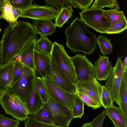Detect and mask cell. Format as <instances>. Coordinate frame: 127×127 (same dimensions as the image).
I'll return each instance as SVG.
<instances>
[{"label": "cell", "instance_id": "1", "mask_svg": "<svg viewBox=\"0 0 127 127\" xmlns=\"http://www.w3.org/2000/svg\"><path fill=\"white\" fill-rule=\"evenodd\" d=\"M29 22L19 20L15 26H8L4 30L0 41L1 66L15 60L28 43L36 35Z\"/></svg>", "mask_w": 127, "mask_h": 127}, {"label": "cell", "instance_id": "2", "mask_svg": "<svg viewBox=\"0 0 127 127\" xmlns=\"http://www.w3.org/2000/svg\"><path fill=\"white\" fill-rule=\"evenodd\" d=\"M66 47L73 53L81 51L85 55L92 54L96 48V37L80 19L76 17L65 29Z\"/></svg>", "mask_w": 127, "mask_h": 127}, {"label": "cell", "instance_id": "3", "mask_svg": "<svg viewBox=\"0 0 127 127\" xmlns=\"http://www.w3.org/2000/svg\"><path fill=\"white\" fill-rule=\"evenodd\" d=\"M51 58L73 84L76 86L77 80L74 66L70 58L62 44L55 42L50 55Z\"/></svg>", "mask_w": 127, "mask_h": 127}, {"label": "cell", "instance_id": "4", "mask_svg": "<svg viewBox=\"0 0 127 127\" xmlns=\"http://www.w3.org/2000/svg\"><path fill=\"white\" fill-rule=\"evenodd\" d=\"M42 107L47 113L52 124L55 126L68 127L74 118L71 110L51 98Z\"/></svg>", "mask_w": 127, "mask_h": 127}, {"label": "cell", "instance_id": "5", "mask_svg": "<svg viewBox=\"0 0 127 127\" xmlns=\"http://www.w3.org/2000/svg\"><path fill=\"white\" fill-rule=\"evenodd\" d=\"M35 76L34 70L24 65L22 75L8 90L19 97L28 111L27 101L32 89Z\"/></svg>", "mask_w": 127, "mask_h": 127}, {"label": "cell", "instance_id": "6", "mask_svg": "<svg viewBox=\"0 0 127 127\" xmlns=\"http://www.w3.org/2000/svg\"><path fill=\"white\" fill-rule=\"evenodd\" d=\"M50 98L72 111L77 94L70 93L61 87L55 81L42 78Z\"/></svg>", "mask_w": 127, "mask_h": 127}, {"label": "cell", "instance_id": "7", "mask_svg": "<svg viewBox=\"0 0 127 127\" xmlns=\"http://www.w3.org/2000/svg\"><path fill=\"white\" fill-rule=\"evenodd\" d=\"M103 10L90 8L79 13L80 19L88 27L100 33H106L110 24L102 16Z\"/></svg>", "mask_w": 127, "mask_h": 127}, {"label": "cell", "instance_id": "8", "mask_svg": "<svg viewBox=\"0 0 127 127\" xmlns=\"http://www.w3.org/2000/svg\"><path fill=\"white\" fill-rule=\"evenodd\" d=\"M122 58H118L115 65L113 67L109 77L106 80L105 86L109 92L113 102L119 105L118 97L122 79L125 72L122 64Z\"/></svg>", "mask_w": 127, "mask_h": 127}, {"label": "cell", "instance_id": "9", "mask_svg": "<svg viewBox=\"0 0 127 127\" xmlns=\"http://www.w3.org/2000/svg\"><path fill=\"white\" fill-rule=\"evenodd\" d=\"M70 58L78 82L85 81L90 76L96 78L94 65L85 55L77 53Z\"/></svg>", "mask_w": 127, "mask_h": 127}, {"label": "cell", "instance_id": "10", "mask_svg": "<svg viewBox=\"0 0 127 127\" xmlns=\"http://www.w3.org/2000/svg\"><path fill=\"white\" fill-rule=\"evenodd\" d=\"M46 72V78L55 81L61 87L68 92L77 93L76 86L71 83L51 58Z\"/></svg>", "mask_w": 127, "mask_h": 127}, {"label": "cell", "instance_id": "11", "mask_svg": "<svg viewBox=\"0 0 127 127\" xmlns=\"http://www.w3.org/2000/svg\"><path fill=\"white\" fill-rule=\"evenodd\" d=\"M57 13L56 9L51 6L32 4L22 10L19 17L34 20L55 19Z\"/></svg>", "mask_w": 127, "mask_h": 127}, {"label": "cell", "instance_id": "12", "mask_svg": "<svg viewBox=\"0 0 127 127\" xmlns=\"http://www.w3.org/2000/svg\"><path fill=\"white\" fill-rule=\"evenodd\" d=\"M102 86L96 78L92 76L85 81L78 82L76 86L77 92H82L89 95L101 107H103L101 99Z\"/></svg>", "mask_w": 127, "mask_h": 127}, {"label": "cell", "instance_id": "13", "mask_svg": "<svg viewBox=\"0 0 127 127\" xmlns=\"http://www.w3.org/2000/svg\"><path fill=\"white\" fill-rule=\"evenodd\" d=\"M1 105L6 114L10 115L20 121H25L29 117L20 111L14 101L12 93L9 90L4 92L1 99Z\"/></svg>", "mask_w": 127, "mask_h": 127}, {"label": "cell", "instance_id": "14", "mask_svg": "<svg viewBox=\"0 0 127 127\" xmlns=\"http://www.w3.org/2000/svg\"><path fill=\"white\" fill-rule=\"evenodd\" d=\"M99 56L94 65L96 78L99 81L106 80L109 77L113 67L109 57L100 55Z\"/></svg>", "mask_w": 127, "mask_h": 127}, {"label": "cell", "instance_id": "15", "mask_svg": "<svg viewBox=\"0 0 127 127\" xmlns=\"http://www.w3.org/2000/svg\"><path fill=\"white\" fill-rule=\"evenodd\" d=\"M51 59L50 55L34 50V71L36 76L46 78V68L50 64Z\"/></svg>", "mask_w": 127, "mask_h": 127}, {"label": "cell", "instance_id": "16", "mask_svg": "<svg viewBox=\"0 0 127 127\" xmlns=\"http://www.w3.org/2000/svg\"><path fill=\"white\" fill-rule=\"evenodd\" d=\"M36 41L35 37L31 40L14 61L21 62L24 65L34 70V51Z\"/></svg>", "mask_w": 127, "mask_h": 127}, {"label": "cell", "instance_id": "17", "mask_svg": "<svg viewBox=\"0 0 127 127\" xmlns=\"http://www.w3.org/2000/svg\"><path fill=\"white\" fill-rule=\"evenodd\" d=\"M106 116L112 121L114 127H127V116H126L119 107L113 105L105 110Z\"/></svg>", "mask_w": 127, "mask_h": 127}, {"label": "cell", "instance_id": "18", "mask_svg": "<svg viewBox=\"0 0 127 127\" xmlns=\"http://www.w3.org/2000/svg\"><path fill=\"white\" fill-rule=\"evenodd\" d=\"M36 34L52 35L56 32V27L52 20H33L32 25Z\"/></svg>", "mask_w": 127, "mask_h": 127}, {"label": "cell", "instance_id": "19", "mask_svg": "<svg viewBox=\"0 0 127 127\" xmlns=\"http://www.w3.org/2000/svg\"><path fill=\"white\" fill-rule=\"evenodd\" d=\"M13 69L12 62L0 67V91L4 92L10 88Z\"/></svg>", "mask_w": 127, "mask_h": 127}, {"label": "cell", "instance_id": "20", "mask_svg": "<svg viewBox=\"0 0 127 127\" xmlns=\"http://www.w3.org/2000/svg\"><path fill=\"white\" fill-rule=\"evenodd\" d=\"M42 106V100L36 89L35 78L27 103V109L29 115H32L37 112Z\"/></svg>", "mask_w": 127, "mask_h": 127}, {"label": "cell", "instance_id": "21", "mask_svg": "<svg viewBox=\"0 0 127 127\" xmlns=\"http://www.w3.org/2000/svg\"><path fill=\"white\" fill-rule=\"evenodd\" d=\"M118 100L119 107L127 116V71L124 74L122 79Z\"/></svg>", "mask_w": 127, "mask_h": 127}, {"label": "cell", "instance_id": "22", "mask_svg": "<svg viewBox=\"0 0 127 127\" xmlns=\"http://www.w3.org/2000/svg\"><path fill=\"white\" fill-rule=\"evenodd\" d=\"M57 13L54 24L55 27L62 28L66 22H68V20L72 16L73 10L70 6H67L57 10Z\"/></svg>", "mask_w": 127, "mask_h": 127}, {"label": "cell", "instance_id": "23", "mask_svg": "<svg viewBox=\"0 0 127 127\" xmlns=\"http://www.w3.org/2000/svg\"><path fill=\"white\" fill-rule=\"evenodd\" d=\"M101 15L111 25L118 23L125 16L123 11L114 9L103 10Z\"/></svg>", "mask_w": 127, "mask_h": 127}, {"label": "cell", "instance_id": "24", "mask_svg": "<svg viewBox=\"0 0 127 127\" xmlns=\"http://www.w3.org/2000/svg\"><path fill=\"white\" fill-rule=\"evenodd\" d=\"M53 47L52 43L46 35H40L36 40L35 50L42 53L50 55Z\"/></svg>", "mask_w": 127, "mask_h": 127}, {"label": "cell", "instance_id": "25", "mask_svg": "<svg viewBox=\"0 0 127 127\" xmlns=\"http://www.w3.org/2000/svg\"><path fill=\"white\" fill-rule=\"evenodd\" d=\"M35 84L36 90L42 100L43 105L46 103L50 97L42 78L35 76Z\"/></svg>", "mask_w": 127, "mask_h": 127}, {"label": "cell", "instance_id": "26", "mask_svg": "<svg viewBox=\"0 0 127 127\" xmlns=\"http://www.w3.org/2000/svg\"><path fill=\"white\" fill-rule=\"evenodd\" d=\"M111 41V39L102 35H99L96 38V44L99 46L100 53L104 56L112 53L113 46Z\"/></svg>", "mask_w": 127, "mask_h": 127}, {"label": "cell", "instance_id": "27", "mask_svg": "<svg viewBox=\"0 0 127 127\" xmlns=\"http://www.w3.org/2000/svg\"><path fill=\"white\" fill-rule=\"evenodd\" d=\"M12 6L8 0H4L2 8V19L5 20L12 27L15 26L17 21L15 20L12 11Z\"/></svg>", "mask_w": 127, "mask_h": 127}, {"label": "cell", "instance_id": "28", "mask_svg": "<svg viewBox=\"0 0 127 127\" xmlns=\"http://www.w3.org/2000/svg\"><path fill=\"white\" fill-rule=\"evenodd\" d=\"M105 7H108L117 10L120 9L116 0H95L90 8L102 9Z\"/></svg>", "mask_w": 127, "mask_h": 127}, {"label": "cell", "instance_id": "29", "mask_svg": "<svg viewBox=\"0 0 127 127\" xmlns=\"http://www.w3.org/2000/svg\"><path fill=\"white\" fill-rule=\"evenodd\" d=\"M12 62L13 64V69L10 88L21 76L23 73L24 68V65L21 62L18 61H14Z\"/></svg>", "mask_w": 127, "mask_h": 127}, {"label": "cell", "instance_id": "30", "mask_svg": "<svg viewBox=\"0 0 127 127\" xmlns=\"http://www.w3.org/2000/svg\"><path fill=\"white\" fill-rule=\"evenodd\" d=\"M127 28V22L126 16L118 23L111 25L106 33L108 34L119 33L125 30Z\"/></svg>", "mask_w": 127, "mask_h": 127}, {"label": "cell", "instance_id": "31", "mask_svg": "<svg viewBox=\"0 0 127 127\" xmlns=\"http://www.w3.org/2000/svg\"><path fill=\"white\" fill-rule=\"evenodd\" d=\"M44 1L47 4L56 7L57 10L67 6H70L74 8H78L75 0H46Z\"/></svg>", "mask_w": 127, "mask_h": 127}, {"label": "cell", "instance_id": "32", "mask_svg": "<svg viewBox=\"0 0 127 127\" xmlns=\"http://www.w3.org/2000/svg\"><path fill=\"white\" fill-rule=\"evenodd\" d=\"M72 112L74 118H81L84 114V102L77 95Z\"/></svg>", "mask_w": 127, "mask_h": 127}, {"label": "cell", "instance_id": "33", "mask_svg": "<svg viewBox=\"0 0 127 127\" xmlns=\"http://www.w3.org/2000/svg\"><path fill=\"white\" fill-rule=\"evenodd\" d=\"M30 115L33 118L38 121L53 125L47 113L42 107L37 112Z\"/></svg>", "mask_w": 127, "mask_h": 127}, {"label": "cell", "instance_id": "34", "mask_svg": "<svg viewBox=\"0 0 127 127\" xmlns=\"http://www.w3.org/2000/svg\"><path fill=\"white\" fill-rule=\"evenodd\" d=\"M20 121L5 117L4 114H0V127H18Z\"/></svg>", "mask_w": 127, "mask_h": 127}, {"label": "cell", "instance_id": "35", "mask_svg": "<svg viewBox=\"0 0 127 127\" xmlns=\"http://www.w3.org/2000/svg\"><path fill=\"white\" fill-rule=\"evenodd\" d=\"M77 95L88 106L96 109L101 107L100 105L91 97L87 95L79 92H77Z\"/></svg>", "mask_w": 127, "mask_h": 127}, {"label": "cell", "instance_id": "36", "mask_svg": "<svg viewBox=\"0 0 127 127\" xmlns=\"http://www.w3.org/2000/svg\"><path fill=\"white\" fill-rule=\"evenodd\" d=\"M101 99L102 106L105 109L113 105L110 95L104 86H102Z\"/></svg>", "mask_w": 127, "mask_h": 127}, {"label": "cell", "instance_id": "37", "mask_svg": "<svg viewBox=\"0 0 127 127\" xmlns=\"http://www.w3.org/2000/svg\"><path fill=\"white\" fill-rule=\"evenodd\" d=\"M24 125V127H65L57 126L40 122L34 119L30 115Z\"/></svg>", "mask_w": 127, "mask_h": 127}, {"label": "cell", "instance_id": "38", "mask_svg": "<svg viewBox=\"0 0 127 127\" xmlns=\"http://www.w3.org/2000/svg\"><path fill=\"white\" fill-rule=\"evenodd\" d=\"M13 7L23 10L32 4V0H8Z\"/></svg>", "mask_w": 127, "mask_h": 127}, {"label": "cell", "instance_id": "39", "mask_svg": "<svg viewBox=\"0 0 127 127\" xmlns=\"http://www.w3.org/2000/svg\"><path fill=\"white\" fill-rule=\"evenodd\" d=\"M106 116L104 110L98 115L91 122V127H102L103 122Z\"/></svg>", "mask_w": 127, "mask_h": 127}, {"label": "cell", "instance_id": "40", "mask_svg": "<svg viewBox=\"0 0 127 127\" xmlns=\"http://www.w3.org/2000/svg\"><path fill=\"white\" fill-rule=\"evenodd\" d=\"M78 8L82 11L89 9L93 1V0H75Z\"/></svg>", "mask_w": 127, "mask_h": 127}, {"label": "cell", "instance_id": "41", "mask_svg": "<svg viewBox=\"0 0 127 127\" xmlns=\"http://www.w3.org/2000/svg\"><path fill=\"white\" fill-rule=\"evenodd\" d=\"M12 93L14 96L15 103L19 110L26 114L30 115L26 108L19 97L15 94Z\"/></svg>", "mask_w": 127, "mask_h": 127}, {"label": "cell", "instance_id": "42", "mask_svg": "<svg viewBox=\"0 0 127 127\" xmlns=\"http://www.w3.org/2000/svg\"><path fill=\"white\" fill-rule=\"evenodd\" d=\"M12 9L14 19L16 21H17V19L19 17L22 10L12 6Z\"/></svg>", "mask_w": 127, "mask_h": 127}, {"label": "cell", "instance_id": "43", "mask_svg": "<svg viewBox=\"0 0 127 127\" xmlns=\"http://www.w3.org/2000/svg\"><path fill=\"white\" fill-rule=\"evenodd\" d=\"M122 64L125 71H127V57L125 58L123 61H122Z\"/></svg>", "mask_w": 127, "mask_h": 127}, {"label": "cell", "instance_id": "44", "mask_svg": "<svg viewBox=\"0 0 127 127\" xmlns=\"http://www.w3.org/2000/svg\"><path fill=\"white\" fill-rule=\"evenodd\" d=\"M4 0H0V19H2V9Z\"/></svg>", "mask_w": 127, "mask_h": 127}, {"label": "cell", "instance_id": "45", "mask_svg": "<svg viewBox=\"0 0 127 127\" xmlns=\"http://www.w3.org/2000/svg\"><path fill=\"white\" fill-rule=\"evenodd\" d=\"M91 122L85 123L81 127H91Z\"/></svg>", "mask_w": 127, "mask_h": 127}, {"label": "cell", "instance_id": "46", "mask_svg": "<svg viewBox=\"0 0 127 127\" xmlns=\"http://www.w3.org/2000/svg\"><path fill=\"white\" fill-rule=\"evenodd\" d=\"M4 92L0 91V106L1 105V99L2 97Z\"/></svg>", "mask_w": 127, "mask_h": 127}, {"label": "cell", "instance_id": "47", "mask_svg": "<svg viewBox=\"0 0 127 127\" xmlns=\"http://www.w3.org/2000/svg\"><path fill=\"white\" fill-rule=\"evenodd\" d=\"M1 29H0V32L1 31Z\"/></svg>", "mask_w": 127, "mask_h": 127}]
</instances>
